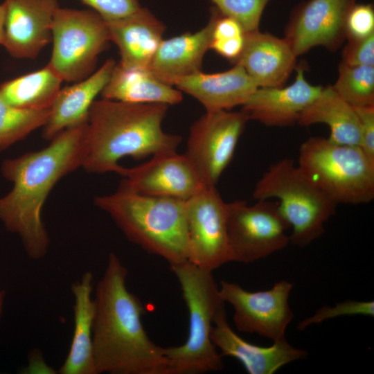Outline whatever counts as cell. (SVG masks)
Returning <instances> with one entry per match:
<instances>
[{"mask_svg": "<svg viewBox=\"0 0 374 374\" xmlns=\"http://www.w3.org/2000/svg\"><path fill=\"white\" fill-rule=\"evenodd\" d=\"M116 64L108 59L85 79L60 89L43 126V138L51 140L60 132L87 122L91 106L109 81Z\"/></svg>", "mask_w": 374, "mask_h": 374, "instance_id": "22", "label": "cell"}, {"mask_svg": "<svg viewBox=\"0 0 374 374\" xmlns=\"http://www.w3.org/2000/svg\"><path fill=\"white\" fill-rule=\"evenodd\" d=\"M253 197L279 200V210L292 229L290 242L301 248L324 233L325 223L337 206L291 159L271 164L255 185Z\"/></svg>", "mask_w": 374, "mask_h": 374, "instance_id": "6", "label": "cell"}, {"mask_svg": "<svg viewBox=\"0 0 374 374\" xmlns=\"http://www.w3.org/2000/svg\"><path fill=\"white\" fill-rule=\"evenodd\" d=\"M168 105L132 103L103 98L91 106L85 127L88 172L120 174L124 157L142 159L177 151L181 137L162 129Z\"/></svg>", "mask_w": 374, "mask_h": 374, "instance_id": "3", "label": "cell"}, {"mask_svg": "<svg viewBox=\"0 0 374 374\" xmlns=\"http://www.w3.org/2000/svg\"><path fill=\"white\" fill-rule=\"evenodd\" d=\"M294 82L287 87H258L242 106L249 120L267 126L287 127L298 122L300 114L321 92L323 87L310 84L304 65L295 68Z\"/></svg>", "mask_w": 374, "mask_h": 374, "instance_id": "16", "label": "cell"}, {"mask_svg": "<svg viewBox=\"0 0 374 374\" xmlns=\"http://www.w3.org/2000/svg\"><path fill=\"white\" fill-rule=\"evenodd\" d=\"M86 124L67 128L42 150L6 159L1 165L3 176L13 186L0 197V220L7 230L20 237L33 260L44 257L49 247L42 218L48 194L62 177L82 166Z\"/></svg>", "mask_w": 374, "mask_h": 374, "instance_id": "1", "label": "cell"}, {"mask_svg": "<svg viewBox=\"0 0 374 374\" xmlns=\"http://www.w3.org/2000/svg\"><path fill=\"white\" fill-rule=\"evenodd\" d=\"M356 0H308L299 5L285 29V39L301 55L323 46L335 51L346 39L345 21Z\"/></svg>", "mask_w": 374, "mask_h": 374, "instance_id": "14", "label": "cell"}, {"mask_svg": "<svg viewBox=\"0 0 374 374\" xmlns=\"http://www.w3.org/2000/svg\"><path fill=\"white\" fill-rule=\"evenodd\" d=\"M342 62L352 66H374V34L358 39H348Z\"/></svg>", "mask_w": 374, "mask_h": 374, "instance_id": "32", "label": "cell"}, {"mask_svg": "<svg viewBox=\"0 0 374 374\" xmlns=\"http://www.w3.org/2000/svg\"><path fill=\"white\" fill-rule=\"evenodd\" d=\"M173 85L196 98L206 112L230 110L243 105L258 88L239 64L223 72L205 73L201 71L181 77Z\"/></svg>", "mask_w": 374, "mask_h": 374, "instance_id": "19", "label": "cell"}, {"mask_svg": "<svg viewBox=\"0 0 374 374\" xmlns=\"http://www.w3.org/2000/svg\"><path fill=\"white\" fill-rule=\"evenodd\" d=\"M128 271L109 253L94 294L93 356L96 374H167L163 348L142 323L145 307L126 284Z\"/></svg>", "mask_w": 374, "mask_h": 374, "instance_id": "2", "label": "cell"}, {"mask_svg": "<svg viewBox=\"0 0 374 374\" xmlns=\"http://www.w3.org/2000/svg\"><path fill=\"white\" fill-rule=\"evenodd\" d=\"M91 7L105 21H112L125 17L141 6L139 0H80Z\"/></svg>", "mask_w": 374, "mask_h": 374, "instance_id": "33", "label": "cell"}, {"mask_svg": "<svg viewBox=\"0 0 374 374\" xmlns=\"http://www.w3.org/2000/svg\"><path fill=\"white\" fill-rule=\"evenodd\" d=\"M297 123L303 126L324 123L329 126L330 141L359 146L360 130L353 106L344 100L331 86L323 87L319 95L300 114Z\"/></svg>", "mask_w": 374, "mask_h": 374, "instance_id": "25", "label": "cell"}, {"mask_svg": "<svg viewBox=\"0 0 374 374\" xmlns=\"http://www.w3.org/2000/svg\"><path fill=\"white\" fill-rule=\"evenodd\" d=\"M120 188L140 195L187 201L206 186L183 154L164 152L134 168L123 167Z\"/></svg>", "mask_w": 374, "mask_h": 374, "instance_id": "13", "label": "cell"}, {"mask_svg": "<svg viewBox=\"0 0 374 374\" xmlns=\"http://www.w3.org/2000/svg\"><path fill=\"white\" fill-rule=\"evenodd\" d=\"M62 79L48 64L37 71L6 81L0 93L9 105L24 109H50L61 87Z\"/></svg>", "mask_w": 374, "mask_h": 374, "instance_id": "26", "label": "cell"}, {"mask_svg": "<svg viewBox=\"0 0 374 374\" xmlns=\"http://www.w3.org/2000/svg\"><path fill=\"white\" fill-rule=\"evenodd\" d=\"M297 165L337 205L367 204L374 199V163L359 146L312 136L301 145Z\"/></svg>", "mask_w": 374, "mask_h": 374, "instance_id": "7", "label": "cell"}, {"mask_svg": "<svg viewBox=\"0 0 374 374\" xmlns=\"http://www.w3.org/2000/svg\"><path fill=\"white\" fill-rule=\"evenodd\" d=\"M103 98L132 103H179L181 92L157 78L148 68L116 64L101 91Z\"/></svg>", "mask_w": 374, "mask_h": 374, "instance_id": "24", "label": "cell"}, {"mask_svg": "<svg viewBox=\"0 0 374 374\" xmlns=\"http://www.w3.org/2000/svg\"><path fill=\"white\" fill-rule=\"evenodd\" d=\"M346 39H363L374 34V9L371 3H355L345 21Z\"/></svg>", "mask_w": 374, "mask_h": 374, "instance_id": "31", "label": "cell"}, {"mask_svg": "<svg viewBox=\"0 0 374 374\" xmlns=\"http://www.w3.org/2000/svg\"><path fill=\"white\" fill-rule=\"evenodd\" d=\"M4 18L5 7L3 3H2L0 4V44H2L3 41Z\"/></svg>", "mask_w": 374, "mask_h": 374, "instance_id": "35", "label": "cell"}, {"mask_svg": "<svg viewBox=\"0 0 374 374\" xmlns=\"http://www.w3.org/2000/svg\"><path fill=\"white\" fill-rule=\"evenodd\" d=\"M53 50L48 64L63 81L89 76L110 41L105 20L93 10L59 8L51 26Z\"/></svg>", "mask_w": 374, "mask_h": 374, "instance_id": "8", "label": "cell"}, {"mask_svg": "<svg viewBox=\"0 0 374 374\" xmlns=\"http://www.w3.org/2000/svg\"><path fill=\"white\" fill-rule=\"evenodd\" d=\"M248 121L242 110L222 109L206 112L191 126L184 154L206 186H216Z\"/></svg>", "mask_w": 374, "mask_h": 374, "instance_id": "10", "label": "cell"}, {"mask_svg": "<svg viewBox=\"0 0 374 374\" xmlns=\"http://www.w3.org/2000/svg\"><path fill=\"white\" fill-rule=\"evenodd\" d=\"M358 118L360 130L359 148L374 163V105L353 107Z\"/></svg>", "mask_w": 374, "mask_h": 374, "instance_id": "34", "label": "cell"}, {"mask_svg": "<svg viewBox=\"0 0 374 374\" xmlns=\"http://www.w3.org/2000/svg\"><path fill=\"white\" fill-rule=\"evenodd\" d=\"M129 240L169 265L188 261L186 201L152 197L118 188L95 198Z\"/></svg>", "mask_w": 374, "mask_h": 374, "instance_id": "4", "label": "cell"}, {"mask_svg": "<svg viewBox=\"0 0 374 374\" xmlns=\"http://www.w3.org/2000/svg\"><path fill=\"white\" fill-rule=\"evenodd\" d=\"M188 261L213 271L232 262L226 203L216 186H205L186 201Z\"/></svg>", "mask_w": 374, "mask_h": 374, "instance_id": "12", "label": "cell"}, {"mask_svg": "<svg viewBox=\"0 0 374 374\" xmlns=\"http://www.w3.org/2000/svg\"><path fill=\"white\" fill-rule=\"evenodd\" d=\"M188 312L186 341L163 348L167 374H202L222 370V356L211 334L217 314L224 308L211 271L188 261L170 265Z\"/></svg>", "mask_w": 374, "mask_h": 374, "instance_id": "5", "label": "cell"}, {"mask_svg": "<svg viewBox=\"0 0 374 374\" xmlns=\"http://www.w3.org/2000/svg\"><path fill=\"white\" fill-rule=\"evenodd\" d=\"M6 292L4 290H0V323L3 312Z\"/></svg>", "mask_w": 374, "mask_h": 374, "instance_id": "36", "label": "cell"}, {"mask_svg": "<svg viewBox=\"0 0 374 374\" xmlns=\"http://www.w3.org/2000/svg\"><path fill=\"white\" fill-rule=\"evenodd\" d=\"M107 23L110 41L118 48L123 66L148 68L162 41L165 25L148 8Z\"/></svg>", "mask_w": 374, "mask_h": 374, "instance_id": "20", "label": "cell"}, {"mask_svg": "<svg viewBox=\"0 0 374 374\" xmlns=\"http://www.w3.org/2000/svg\"><path fill=\"white\" fill-rule=\"evenodd\" d=\"M212 341L220 355L238 359L250 374H273L283 366L308 355L305 350L294 348L287 340L263 347L246 341L229 326L225 308L216 316Z\"/></svg>", "mask_w": 374, "mask_h": 374, "instance_id": "17", "label": "cell"}, {"mask_svg": "<svg viewBox=\"0 0 374 374\" xmlns=\"http://www.w3.org/2000/svg\"><path fill=\"white\" fill-rule=\"evenodd\" d=\"M296 57L285 38L256 30L244 33L242 51L233 63L241 65L258 87H281L296 68Z\"/></svg>", "mask_w": 374, "mask_h": 374, "instance_id": "18", "label": "cell"}, {"mask_svg": "<svg viewBox=\"0 0 374 374\" xmlns=\"http://www.w3.org/2000/svg\"><path fill=\"white\" fill-rule=\"evenodd\" d=\"M4 46L14 57L34 59L52 40L57 0H5Z\"/></svg>", "mask_w": 374, "mask_h": 374, "instance_id": "15", "label": "cell"}, {"mask_svg": "<svg viewBox=\"0 0 374 374\" xmlns=\"http://www.w3.org/2000/svg\"><path fill=\"white\" fill-rule=\"evenodd\" d=\"M228 236L232 262L250 263L285 248L290 226L278 204L269 199L249 204L226 203Z\"/></svg>", "mask_w": 374, "mask_h": 374, "instance_id": "9", "label": "cell"}, {"mask_svg": "<svg viewBox=\"0 0 374 374\" xmlns=\"http://www.w3.org/2000/svg\"><path fill=\"white\" fill-rule=\"evenodd\" d=\"M222 14L236 20L244 33L258 30L263 10L270 0H210Z\"/></svg>", "mask_w": 374, "mask_h": 374, "instance_id": "29", "label": "cell"}, {"mask_svg": "<svg viewBox=\"0 0 374 374\" xmlns=\"http://www.w3.org/2000/svg\"><path fill=\"white\" fill-rule=\"evenodd\" d=\"M331 87L353 107L373 106L374 66H352L341 61L338 67L337 80Z\"/></svg>", "mask_w": 374, "mask_h": 374, "instance_id": "27", "label": "cell"}, {"mask_svg": "<svg viewBox=\"0 0 374 374\" xmlns=\"http://www.w3.org/2000/svg\"><path fill=\"white\" fill-rule=\"evenodd\" d=\"M213 26L214 17L211 12L208 22L201 30L162 39L148 69L170 86L181 77L201 71L204 57L210 49Z\"/></svg>", "mask_w": 374, "mask_h": 374, "instance_id": "21", "label": "cell"}, {"mask_svg": "<svg viewBox=\"0 0 374 374\" xmlns=\"http://www.w3.org/2000/svg\"><path fill=\"white\" fill-rule=\"evenodd\" d=\"M292 287V283L280 280L269 290L250 292L238 283L222 280L219 292L224 302L233 308V321L239 331L276 342L286 339V328L294 317L289 305Z\"/></svg>", "mask_w": 374, "mask_h": 374, "instance_id": "11", "label": "cell"}, {"mask_svg": "<svg viewBox=\"0 0 374 374\" xmlns=\"http://www.w3.org/2000/svg\"><path fill=\"white\" fill-rule=\"evenodd\" d=\"M93 281V274L86 271L71 285L74 328L69 353L59 370L61 374H96L92 342L96 310Z\"/></svg>", "mask_w": 374, "mask_h": 374, "instance_id": "23", "label": "cell"}, {"mask_svg": "<svg viewBox=\"0 0 374 374\" xmlns=\"http://www.w3.org/2000/svg\"><path fill=\"white\" fill-rule=\"evenodd\" d=\"M364 315L373 317L374 302L372 301L346 300L335 306L324 305L297 325L299 330H304L308 326L320 323L326 320L343 316Z\"/></svg>", "mask_w": 374, "mask_h": 374, "instance_id": "30", "label": "cell"}, {"mask_svg": "<svg viewBox=\"0 0 374 374\" xmlns=\"http://www.w3.org/2000/svg\"><path fill=\"white\" fill-rule=\"evenodd\" d=\"M50 109L29 110L7 103L0 93V150L24 139L47 121Z\"/></svg>", "mask_w": 374, "mask_h": 374, "instance_id": "28", "label": "cell"}]
</instances>
